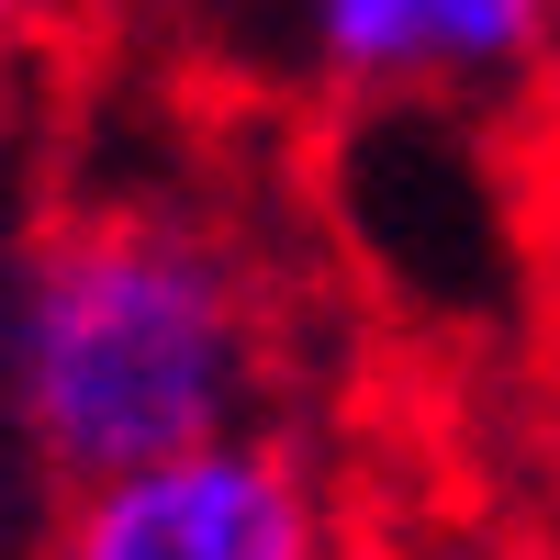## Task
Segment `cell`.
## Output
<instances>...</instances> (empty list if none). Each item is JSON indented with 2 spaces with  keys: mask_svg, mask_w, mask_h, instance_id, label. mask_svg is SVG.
I'll return each mask as SVG.
<instances>
[{
  "mask_svg": "<svg viewBox=\"0 0 560 560\" xmlns=\"http://www.w3.org/2000/svg\"><path fill=\"white\" fill-rule=\"evenodd\" d=\"M247 415H292V314L224 213L102 191L0 269V427L45 493Z\"/></svg>",
  "mask_w": 560,
  "mask_h": 560,
  "instance_id": "cell-1",
  "label": "cell"
},
{
  "mask_svg": "<svg viewBox=\"0 0 560 560\" xmlns=\"http://www.w3.org/2000/svg\"><path fill=\"white\" fill-rule=\"evenodd\" d=\"M34 560H359V493L303 415L124 459L45 493Z\"/></svg>",
  "mask_w": 560,
  "mask_h": 560,
  "instance_id": "cell-2",
  "label": "cell"
},
{
  "mask_svg": "<svg viewBox=\"0 0 560 560\" xmlns=\"http://www.w3.org/2000/svg\"><path fill=\"white\" fill-rule=\"evenodd\" d=\"M280 45L348 113H516L560 90V0H280Z\"/></svg>",
  "mask_w": 560,
  "mask_h": 560,
  "instance_id": "cell-3",
  "label": "cell"
},
{
  "mask_svg": "<svg viewBox=\"0 0 560 560\" xmlns=\"http://www.w3.org/2000/svg\"><path fill=\"white\" fill-rule=\"evenodd\" d=\"M448 560H560V504H527V516H504V527H471Z\"/></svg>",
  "mask_w": 560,
  "mask_h": 560,
  "instance_id": "cell-4",
  "label": "cell"
},
{
  "mask_svg": "<svg viewBox=\"0 0 560 560\" xmlns=\"http://www.w3.org/2000/svg\"><path fill=\"white\" fill-rule=\"evenodd\" d=\"M45 34H57V0H0V57H23Z\"/></svg>",
  "mask_w": 560,
  "mask_h": 560,
  "instance_id": "cell-5",
  "label": "cell"
},
{
  "mask_svg": "<svg viewBox=\"0 0 560 560\" xmlns=\"http://www.w3.org/2000/svg\"><path fill=\"white\" fill-rule=\"evenodd\" d=\"M113 12H135V0H57V34H90V23H113Z\"/></svg>",
  "mask_w": 560,
  "mask_h": 560,
  "instance_id": "cell-6",
  "label": "cell"
}]
</instances>
